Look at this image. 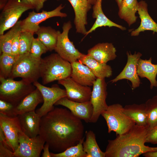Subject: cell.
<instances>
[{
	"mask_svg": "<svg viewBox=\"0 0 157 157\" xmlns=\"http://www.w3.org/2000/svg\"><path fill=\"white\" fill-rule=\"evenodd\" d=\"M81 120L68 109L54 107L41 117L39 135L58 153L77 144L84 137Z\"/></svg>",
	"mask_w": 157,
	"mask_h": 157,
	"instance_id": "cell-1",
	"label": "cell"
},
{
	"mask_svg": "<svg viewBox=\"0 0 157 157\" xmlns=\"http://www.w3.org/2000/svg\"><path fill=\"white\" fill-rule=\"evenodd\" d=\"M149 130L147 126L135 124L126 133L108 140L105 157H138L147 152L157 151V147L145 145Z\"/></svg>",
	"mask_w": 157,
	"mask_h": 157,
	"instance_id": "cell-2",
	"label": "cell"
},
{
	"mask_svg": "<svg viewBox=\"0 0 157 157\" xmlns=\"http://www.w3.org/2000/svg\"><path fill=\"white\" fill-rule=\"evenodd\" d=\"M40 68L43 85L70 77L72 70L71 63L57 53L42 58Z\"/></svg>",
	"mask_w": 157,
	"mask_h": 157,
	"instance_id": "cell-3",
	"label": "cell"
},
{
	"mask_svg": "<svg viewBox=\"0 0 157 157\" xmlns=\"http://www.w3.org/2000/svg\"><path fill=\"white\" fill-rule=\"evenodd\" d=\"M0 99L17 105L24 98L35 88L31 83L22 79L0 77Z\"/></svg>",
	"mask_w": 157,
	"mask_h": 157,
	"instance_id": "cell-4",
	"label": "cell"
},
{
	"mask_svg": "<svg viewBox=\"0 0 157 157\" xmlns=\"http://www.w3.org/2000/svg\"><path fill=\"white\" fill-rule=\"evenodd\" d=\"M123 107L119 104L108 106L101 115L105 119L108 133L115 132L116 135L124 134L129 131L135 123L123 111Z\"/></svg>",
	"mask_w": 157,
	"mask_h": 157,
	"instance_id": "cell-5",
	"label": "cell"
},
{
	"mask_svg": "<svg viewBox=\"0 0 157 157\" xmlns=\"http://www.w3.org/2000/svg\"><path fill=\"white\" fill-rule=\"evenodd\" d=\"M40 61L33 58L30 53L19 55L8 78L20 77L31 83L38 81L40 77Z\"/></svg>",
	"mask_w": 157,
	"mask_h": 157,
	"instance_id": "cell-6",
	"label": "cell"
},
{
	"mask_svg": "<svg viewBox=\"0 0 157 157\" xmlns=\"http://www.w3.org/2000/svg\"><path fill=\"white\" fill-rule=\"evenodd\" d=\"M32 9L31 5L22 0H8L0 14V35L14 26L23 13Z\"/></svg>",
	"mask_w": 157,
	"mask_h": 157,
	"instance_id": "cell-7",
	"label": "cell"
},
{
	"mask_svg": "<svg viewBox=\"0 0 157 157\" xmlns=\"http://www.w3.org/2000/svg\"><path fill=\"white\" fill-rule=\"evenodd\" d=\"M72 27L69 21L64 23L62 27V33L58 31L57 42L55 51L62 58L70 63L78 61L83 54L75 47L68 37V33Z\"/></svg>",
	"mask_w": 157,
	"mask_h": 157,
	"instance_id": "cell-8",
	"label": "cell"
},
{
	"mask_svg": "<svg viewBox=\"0 0 157 157\" xmlns=\"http://www.w3.org/2000/svg\"><path fill=\"white\" fill-rule=\"evenodd\" d=\"M64 7L61 4L50 11L43 10L40 13L34 11L29 12L28 16L21 21V32H28L34 34L40 28L39 24L42 22L54 17H66L67 14L61 11Z\"/></svg>",
	"mask_w": 157,
	"mask_h": 157,
	"instance_id": "cell-9",
	"label": "cell"
},
{
	"mask_svg": "<svg viewBox=\"0 0 157 157\" xmlns=\"http://www.w3.org/2000/svg\"><path fill=\"white\" fill-rule=\"evenodd\" d=\"M19 145L13 152L14 157H40L45 141L39 135L30 138L22 131L19 133Z\"/></svg>",
	"mask_w": 157,
	"mask_h": 157,
	"instance_id": "cell-10",
	"label": "cell"
},
{
	"mask_svg": "<svg viewBox=\"0 0 157 157\" xmlns=\"http://www.w3.org/2000/svg\"><path fill=\"white\" fill-rule=\"evenodd\" d=\"M33 84L39 90L43 97L42 105L35 111L41 117L53 109L54 108L53 105L58 100L67 97L65 90L60 88L57 85L51 87H47L38 81Z\"/></svg>",
	"mask_w": 157,
	"mask_h": 157,
	"instance_id": "cell-11",
	"label": "cell"
},
{
	"mask_svg": "<svg viewBox=\"0 0 157 157\" xmlns=\"http://www.w3.org/2000/svg\"><path fill=\"white\" fill-rule=\"evenodd\" d=\"M107 86L105 78H97L93 83L90 100L93 107L90 123L97 122L102 113L108 107L106 101L107 95Z\"/></svg>",
	"mask_w": 157,
	"mask_h": 157,
	"instance_id": "cell-12",
	"label": "cell"
},
{
	"mask_svg": "<svg viewBox=\"0 0 157 157\" xmlns=\"http://www.w3.org/2000/svg\"><path fill=\"white\" fill-rule=\"evenodd\" d=\"M0 128L3 132L8 147L14 152L19 146V133L22 131L17 116L9 117L0 113Z\"/></svg>",
	"mask_w": 157,
	"mask_h": 157,
	"instance_id": "cell-13",
	"label": "cell"
},
{
	"mask_svg": "<svg viewBox=\"0 0 157 157\" xmlns=\"http://www.w3.org/2000/svg\"><path fill=\"white\" fill-rule=\"evenodd\" d=\"M127 61L122 72L115 78L110 81L112 83L124 79L129 80L131 83V88L134 90L138 87L141 83L137 72L138 62L142 54L136 52L132 54L130 52H126Z\"/></svg>",
	"mask_w": 157,
	"mask_h": 157,
	"instance_id": "cell-14",
	"label": "cell"
},
{
	"mask_svg": "<svg viewBox=\"0 0 157 157\" xmlns=\"http://www.w3.org/2000/svg\"><path fill=\"white\" fill-rule=\"evenodd\" d=\"M58 83L65 88L66 97L69 100L80 102L90 100L92 90L89 86L78 83L71 77L58 81Z\"/></svg>",
	"mask_w": 157,
	"mask_h": 157,
	"instance_id": "cell-15",
	"label": "cell"
},
{
	"mask_svg": "<svg viewBox=\"0 0 157 157\" xmlns=\"http://www.w3.org/2000/svg\"><path fill=\"white\" fill-rule=\"evenodd\" d=\"M55 105L64 106L78 118L86 123L90 122L93 112V107L90 100L80 102L71 101L65 97L58 100Z\"/></svg>",
	"mask_w": 157,
	"mask_h": 157,
	"instance_id": "cell-16",
	"label": "cell"
},
{
	"mask_svg": "<svg viewBox=\"0 0 157 157\" xmlns=\"http://www.w3.org/2000/svg\"><path fill=\"white\" fill-rule=\"evenodd\" d=\"M67 0L70 2L74 11V23L76 32L85 35L87 32L85 26L87 24V13L92 5L88 0Z\"/></svg>",
	"mask_w": 157,
	"mask_h": 157,
	"instance_id": "cell-17",
	"label": "cell"
},
{
	"mask_svg": "<svg viewBox=\"0 0 157 157\" xmlns=\"http://www.w3.org/2000/svg\"><path fill=\"white\" fill-rule=\"evenodd\" d=\"M22 131L30 138L39 135L41 117L35 111L24 113L17 115Z\"/></svg>",
	"mask_w": 157,
	"mask_h": 157,
	"instance_id": "cell-18",
	"label": "cell"
},
{
	"mask_svg": "<svg viewBox=\"0 0 157 157\" xmlns=\"http://www.w3.org/2000/svg\"><path fill=\"white\" fill-rule=\"evenodd\" d=\"M71 63L70 77L75 81L84 86H93L97 78L90 68L78 61Z\"/></svg>",
	"mask_w": 157,
	"mask_h": 157,
	"instance_id": "cell-19",
	"label": "cell"
},
{
	"mask_svg": "<svg viewBox=\"0 0 157 157\" xmlns=\"http://www.w3.org/2000/svg\"><path fill=\"white\" fill-rule=\"evenodd\" d=\"M116 51L115 48L112 43H99L89 49L87 54L100 63H107L116 58Z\"/></svg>",
	"mask_w": 157,
	"mask_h": 157,
	"instance_id": "cell-20",
	"label": "cell"
},
{
	"mask_svg": "<svg viewBox=\"0 0 157 157\" xmlns=\"http://www.w3.org/2000/svg\"><path fill=\"white\" fill-rule=\"evenodd\" d=\"M137 11L140 19V24L137 28L131 32V35L138 36L141 32L147 30L157 33V23L149 15L147 4L145 1L142 0L138 2Z\"/></svg>",
	"mask_w": 157,
	"mask_h": 157,
	"instance_id": "cell-21",
	"label": "cell"
},
{
	"mask_svg": "<svg viewBox=\"0 0 157 157\" xmlns=\"http://www.w3.org/2000/svg\"><path fill=\"white\" fill-rule=\"evenodd\" d=\"M42 95L37 88L24 98L17 105L14 110V115H18L35 111L37 106L43 102Z\"/></svg>",
	"mask_w": 157,
	"mask_h": 157,
	"instance_id": "cell-22",
	"label": "cell"
},
{
	"mask_svg": "<svg viewBox=\"0 0 157 157\" xmlns=\"http://www.w3.org/2000/svg\"><path fill=\"white\" fill-rule=\"evenodd\" d=\"M78 61L87 66L97 78H105L112 75L113 71L111 66L107 63L97 61L88 54H83Z\"/></svg>",
	"mask_w": 157,
	"mask_h": 157,
	"instance_id": "cell-23",
	"label": "cell"
},
{
	"mask_svg": "<svg viewBox=\"0 0 157 157\" xmlns=\"http://www.w3.org/2000/svg\"><path fill=\"white\" fill-rule=\"evenodd\" d=\"M102 0H97L93 5L92 17L93 18L96 19V20L91 28L87 31L85 36L97 28L102 26L115 27L122 30L126 29L125 27L114 22L106 17L102 9Z\"/></svg>",
	"mask_w": 157,
	"mask_h": 157,
	"instance_id": "cell-24",
	"label": "cell"
},
{
	"mask_svg": "<svg viewBox=\"0 0 157 157\" xmlns=\"http://www.w3.org/2000/svg\"><path fill=\"white\" fill-rule=\"evenodd\" d=\"M123 111L135 124L141 126H147V116L145 103L126 105L123 107Z\"/></svg>",
	"mask_w": 157,
	"mask_h": 157,
	"instance_id": "cell-25",
	"label": "cell"
},
{
	"mask_svg": "<svg viewBox=\"0 0 157 157\" xmlns=\"http://www.w3.org/2000/svg\"><path fill=\"white\" fill-rule=\"evenodd\" d=\"M152 60L151 57L148 60L140 58L138 62L137 68L138 76L142 78H146L149 81L151 89L157 87V64H152Z\"/></svg>",
	"mask_w": 157,
	"mask_h": 157,
	"instance_id": "cell-26",
	"label": "cell"
},
{
	"mask_svg": "<svg viewBox=\"0 0 157 157\" xmlns=\"http://www.w3.org/2000/svg\"><path fill=\"white\" fill-rule=\"evenodd\" d=\"M138 4L137 0H122L119 7V16L125 21L129 26L137 20L138 17L135 15V14L137 11Z\"/></svg>",
	"mask_w": 157,
	"mask_h": 157,
	"instance_id": "cell-27",
	"label": "cell"
},
{
	"mask_svg": "<svg viewBox=\"0 0 157 157\" xmlns=\"http://www.w3.org/2000/svg\"><path fill=\"white\" fill-rule=\"evenodd\" d=\"M37 38L45 45L48 51L54 50L57 44L58 31L51 26H42L35 33Z\"/></svg>",
	"mask_w": 157,
	"mask_h": 157,
	"instance_id": "cell-28",
	"label": "cell"
},
{
	"mask_svg": "<svg viewBox=\"0 0 157 157\" xmlns=\"http://www.w3.org/2000/svg\"><path fill=\"white\" fill-rule=\"evenodd\" d=\"M85 136V140L83 145V150L87 154L86 157H105V152L99 147L94 132L91 130L87 131Z\"/></svg>",
	"mask_w": 157,
	"mask_h": 157,
	"instance_id": "cell-29",
	"label": "cell"
},
{
	"mask_svg": "<svg viewBox=\"0 0 157 157\" xmlns=\"http://www.w3.org/2000/svg\"><path fill=\"white\" fill-rule=\"evenodd\" d=\"M21 21L16 24L5 34L0 35V53H11L12 45L14 38L17 34L21 31Z\"/></svg>",
	"mask_w": 157,
	"mask_h": 157,
	"instance_id": "cell-30",
	"label": "cell"
},
{
	"mask_svg": "<svg viewBox=\"0 0 157 157\" xmlns=\"http://www.w3.org/2000/svg\"><path fill=\"white\" fill-rule=\"evenodd\" d=\"M19 55L2 53L0 56V77L8 78Z\"/></svg>",
	"mask_w": 157,
	"mask_h": 157,
	"instance_id": "cell-31",
	"label": "cell"
},
{
	"mask_svg": "<svg viewBox=\"0 0 157 157\" xmlns=\"http://www.w3.org/2000/svg\"><path fill=\"white\" fill-rule=\"evenodd\" d=\"M145 104L147 116V126L149 130L157 125V95L148 99Z\"/></svg>",
	"mask_w": 157,
	"mask_h": 157,
	"instance_id": "cell-32",
	"label": "cell"
},
{
	"mask_svg": "<svg viewBox=\"0 0 157 157\" xmlns=\"http://www.w3.org/2000/svg\"><path fill=\"white\" fill-rule=\"evenodd\" d=\"M84 137L76 145L71 146L64 151L57 153L50 152L51 157H86L87 154L83 149Z\"/></svg>",
	"mask_w": 157,
	"mask_h": 157,
	"instance_id": "cell-33",
	"label": "cell"
},
{
	"mask_svg": "<svg viewBox=\"0 0 157 157\" xmlns=\"http://www.w3.org/2000/svg\"><path fill=\"white\" fill-rule=\"evenodd\" d=\"M33 34L30 32H21L19 38V55H23L30 52L33 40Z\"/></svg>",
	"mask_w": 157,
	"mask_h": 157,
	"instance_id": "cell-34",
	"label": "cell"
},
{
	"mask_svg": "<svg viewBox=\"0 0 157 157\" xmlns=\"http://www.w3.org/2000/svg\"><path fill=\"white\" fill-rule=\"evenodd\" d=\"M48 51L46 47L37 38H34L30 52L33 58L40 61L42 55Z\"/></svg>",
	"mask_w": 157,
	"mask_h": 157,
	"instance_id": "cell-35",
	"label": "cell"
},
{
	"mask_svg": "<svg viewBox=\"0 0 157 157\" xmlns=\"http://www.w3.org/2000/svg\"><path fill=\"white\" fill-rule=\"evenodd\" d=\"M15 106L11 103L0 99V113L9 117L15 116L14 115Z\"/></svg>",
	"mask_w": 157,
	"mask_h": 157,
	"instance_id": "cell-36",
	"label": "cell"
},
{
	"mask_svg": "<svg viewBox=\"0 0 157 157\" xmlns=\"http://www.w3.org/2000/svg\"><path fill=\"white\" fill-rule=\"evenodd\" d=\"M146 143L157 144V125L152 129L149 130Z\"/></svg>",
	"mask_w": 157,
	"mask_h": 157,
	"instance_id": "cell-37",
	"label": "cell"
},
{
	"mask_svg": "<svg viewBox=\"0 0 157 157\" xmlns=\"http://www.w3.org/2000/svg\"><path fill=\"white\" fill-rule=\"evenodd\" d=\"M47 0H22L31 5L37 12H38L44 6V3Z\"/></svg>",
	"mask_w": 157,
	"mask_h": 157,
	"instance_id": "cell-38",
	"label": "cell"
},
{
	"mask_svg": "<svg viewBox=\"0 0 157 157\" xmlns=\"http://www.w3.org/2000/svg\"><path fill=\"white\" fill-rule=\"evenodd\" d=\"M21 31L18 32L15 37L12 45L11 53L15 55H19V38Z\"/></svg>",
	"mask_w": 157,
	"mask_h": 157,
	"instance_id": "cell-39",
	"label": "cell"
},
{
	"mask_svg": "<svg viewBox=\"0 0 157 157\" xmlns=\"http://www.w3.org/2000/svg\"><path fill=\"white\" fill-rule=\"evenodd\" d=\"M0 157H14L13 152L2 142H0Z\"/></svg>",
	"mask_w": 157,
	"mask_h": 157,
	"instance_id": "cell-40",
	"label": "cell"
},
{
	"mask_svg": "<svg viewBox=\"0 0 157 157\" xmlns=\"http://www.w3.org/2000/svg\"><path fill=\"white\" fill-rule=\"evenodd\" d=\"M49 144L46 143L43 149V152L42 153L41 156L42 157H51L50 152L49 151Z\"/></svg>",
	"mask_w": 157,
	"mask_h": 157,
	"instance_id": "cell-41",
	"label": "cell"
},
{
	"mask_svg": "<svg viewBox=\"0 0 157 157\" xmlns=\"http://www.w3.org/2000/svg\"><path fill=\"white\" fill-rule=\"evenodd\" d=\"M142 155L145 157H157V151L147 152Z\"/></svg>",
	"mask_w": 157,
	"mask_h": 157,
	"instance_id": "cell-42",
	"label": "cell"
},
{
	"mask_svg": "<svg viewBox=\"0 0 157 157\" xmlns=\"http://www.w3.org/2000/svg\"><path fill=\"white\" fill-rule=\"evenodd\" d=\"M8 0H0V9L2 10Z\"/></svg>",
	"mask_w": 157,
	"mask_h": 157,
	"instance_id": "cell-43",
	"label": "cell"
},
{
	"mask_svg": "<svg viewBox=\"0 0 157 157\" xmlns=\"http://www.w3.org/2000/svg\"><path fill=\"white\" fill-rule=\"evenodd\" d=\"M88 0L92 5H94L96 2L97 0Z\"/></svg>",
	"mask_w": 157,
	"mask_h": 157,
	"instance_id": "cell-44",
	"label": "cell"
},
{
	"mask_svg": "<svg viewBox=\"0 0 157 157\" xmlns=\"http://www.w3.org/2000/svg\"><path fill=\"white\" fill-rule=\"evenodd\" d=\"M116 2L117 3L118 8L120 6L122 0H115Z\"/></svg>",
	"mask_w": 157,
	"mask_h": 157,
	"instance_id": "cell-45",
	"label": "cell"
}]
</instances>
